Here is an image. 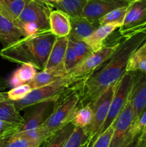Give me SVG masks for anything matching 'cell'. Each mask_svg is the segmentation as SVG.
I'll use <instances>...</instances> for the list:
<instances>
[{
    "mask_svg": "<svg viewBox=\"0 0 146 147\" xmlns=\"http://www.w3.org/2000/svg\"><path fill=\"white\" fill-rule=\"evenodd\" d=\"M146 40V28L134 33L119 43L113 55L82 81L74 84L80 96L78 107L94 101L109 86L117 83L126 73L131 55Z\"/></svg>",
    "mask_w": 146,
    "mask_h": 147,
    "instance_id": "1",
    "label": "cell"
},
{
    "mask_svg": "<svg viewBox=\"0 0 146 147\" xmlns=\"http://www.w3.org/2000/svg\"><path fill=\"white\" fill-rule=\"evenodd\" d=\"M56 37L50 30L23 37L0 51L4 60L17 64H31L37 70H44Z\"/></svg>",
    "mask_w": 146,
    "mask_h": 147,
    "instance_id": "2",
    "label": "cell"
},
{
    "mask_svg": "<svg viewBox=\"0 0 146 147\" xmlns=\"http://www.w3.org/2000/svg\"><path fill=\"white\" fill-rule=\"evenodd\" d=\"M78 82H80L78 80L67 75L63 78L48 86L34 89L25 98L17 101H12V103L20 111L26 108L34 106L43 102H56Z\"/></svg>",
    "mask_w": 146,
    "mask_h": 147,
    "instance_id": "3",
    "label": "cell"
},
{
    "mask_svg": "<svg viewBox=\"0 0 146 147\" xmlns=\"http://www.w3.org/2000/svg\"><path fill=\"white\" fill-rule=\"evenodd\" d=\"M80 100V96L74 85L55 102L52 112L42 126L55 133L59 129L72 122L74 112L79 106Z\"/></svg>",
    "mask_w": 146,
    "mask_h": 147,
    "instance_id": "4",
    "label": "cell"
},
{
    "mask_svg": "<svg viewBox=\"0 0 146 147\" xmlns=\"http://www.w3.org/2000/svg\"><path fill=\"white\" fill-rule=\"evenodd\" d=\"M135 76L136 73L126 72L124 76L117 82L115 91L114 96H113V100L110 104L108 114L106 118L105 121L100 128V130L96 139L113 125L115 119H117V116L121 113L127 102L129 101L130 94H131L132 90L134 86L135 80Z\"/></svg>",
    "mask_w": 146,
    "mask_h": 147,
    "instance_id": "5",
    "label": "cell"
},
{
    "mask_svg": "<svg viewBox=\"0 0 146 147\" xmlns=\"http://www.w3.org/2000/svg\"><path fill=\"white\" fill-rule=\"evenodd\" d=\"M53 8L52 4L43 0H29L17 20L14 22V24L18 27L21 24H34L40 31L49 30V17Z\"/></svg>",
    "mask_w": 146,
    "mask_h": 147,
    "instance_id": "6",
    "label": "cell"
},
{
    "mask_svg": "<svg viewBox=\"0 0 146 147\" xmlns=\"http://www.w3.org/2000/svg\"><path fill=\"white\" fill-rule=\"evenodd\" d=\"M117 83L109 86L94 101L89 104L91 106L93 113L92 121L87 128L90 136V146H91L94 142L100 128L105 121L115 91Z\"/></svg>",
    "mask_w": 146,
    "mask_h": 147,
    "instance_id": "7",
    "label": "cell"
},
{
    "mask_svg": "<svg viewBox=\"0 0 146 147\" xmlns=\"http://www.w3.org/2000/svg\"><path fill=\"white\" fill-rule=\"evenodd\" d=\"M119 43L113 45H105L100 50L93 52L87 58L77 64L67 75L79 81H82L105 63L113 55Z\"/></svg>",
    "mask_w": 146,
    "mask_h": 147,
    "instance_id": "8",
    "label": "cell"
},
{
    "mask_svg": "<svg viewBox=\"0 0 146 147\" xmlns=\"http://www.w3.org/2000/svg\"><path fill=\"white\" fill-rule=\"evenodd\" d=\"M133 109L130 100L113 123V132L109 147H126L135 137L130 134Z\"/></svg>",
    "mask_w": 146,
    "mask_h": 147,
    "instance_id": "9",
    "label": "cell"
},
{
    "mask_svg": "<svg viewBox=\"0 0 146 147\" xmlns=\"http://www.w3.org/2000/svg\"><path fill=\"white\" fill-rule=\"evenodd\" d=\"M145 28L146 0H133L127 7L119 33L124 38Z\"/></svg>",
    "mask_w": 146,
    "mask_h": 147,
    "instance_id": "10",
    "label": "cell"
},
{
    "mask_svg": "<svg viewBox=\"0 0 146 147\" xmlns=\"http://www.w3.org/2000/svg\"><path fill=\"white\" fill-rule=\"evenodd\" d=\"M132 1L133 0H87L83 10V17L98 24L97 22L103 16L116 9L127 7Z\"/></svg>",
    "mask_w": 146,
    "mask_h": 147,
    "instance_id": "11",
    "label": "cell"
},
{
    "mask_svg": "<svg viewBox=\"0 0 146 147\" xmlns=\"http://www.w3.org/2000/svg\"><path fill=\"white\" fill-rule=\"evenodd\" d=\"M133 109V122L146 109V74L136 73L135 80L130 96Z\"/></svg>",
    "mask_w": 146,
    "mask_h": 147,
    "instance_id": "12",
    "label": "cell"
},
{
    "mask_svg": "<svg viewBox=\"0 0 146 147\" xmlns=\"http://www.w3.org/2000/svg\"><path fill=\"white\" fill-rule=\"evenodd\" d=\"M54 104L55 102L45 101L35 105L36 107L27 119H24V123L20 131L31 130L42 126L52 113L50 108L54 107Z\"/></svg>",
    "mask_w": 146,
    "mask_h": 147,
    "instance_id": "13",
    "label": "cell"
},
{
    "mask_svg": "<svg viewBox=\"0 0 146 147\" xmlns=\"http://www.w3.org/2000/svg\"><path fill=\"white\" fill-rule=\"evenodd\" d=\"M67 73L66 72L64 64L62 63L53 68L44 69L41 70L37 73L34 78L27 84L32 90H34L54 83L67 76Z\"/></svg>",
    "mask_w": 146,
    "mask_h": 147,
    "instance_id": "14",
    "label": "cell"
},
{
    "mask_svg": "<svg viewBox=\"0 0 146 147\" xmlns=\"http://www.w3.org/2000/svg\"><path fill=\"white\" fill-rule=\"evenodd\" d=\"M50 30L56 37H67L71 32L70 16L66 13L56 9L52 10L49 17Z\"/></svg>",
    "mask_w": 146,
    "mask_h": 147,
    "instance_id": "15",
    "label": "cell"
},
{
    "mask_svg": "<svg viewBox=\"0 0 146 147\" xmlns=\"http://www.w3.org/2000/svg\"><path fill=\"white\" fill-rule=\"evenodd\" d=\"M122 26L120 23H110L104 24L97 27L92 34L86 39L84 41L91 47L93 52L100 50L104 45V41L106 39L117 29H120Z\"/></svg>",
    "mask_w": 146,
    "mask_h": 147,
    "instance_id": "16",
    "label": "cell"
},
{
    "mask_svg": "<svg viewBox=\"0 0 146 147\" xmlns=\"http://www.w3.org/2000/svg\"><path fill=\"white\" fill-rule=\"evenodd\" d=\"M22 37V33L14 22L0 15V42L4 47L16 42Z\"/></svg>",
    "mask_w": 146,
    "mask_h": 147,
    "instance_id": "17",
    "label": "cell"
},
{
    "mask_svg": "<svg viewBox=\"0 0 146 147\" xmlns=\"http://www.w3.org/2000/svg\"><path fill=\"white\" fill-rule=\"evenodd\" d=\"M71 32L70 34L79 40H84L91 35L98 27V24L92 22L84 17L70 18Z\"/></svg>",
    "mask_w": 146,
    "mask_h": 147,
    "instance_id": "18",
    "label": "cell"
},
{
    "mask_svg": "<svg viewBox=\"0 0 146 147\" xmlns=\"http://www.w3.org/2000/svg\"><path fill=\"white\" fill-rule=\"evenodd\" d=\"M0 120L23 126L24 118L20 115L12 101L6 98L4 93H0Z\"/></svg>",
    "mask_w": 146,
    "mask_h": 147,
    "instance_id": "19",
    "label": "cell"
},
{
    "mask_svg": "<svg viewBox=\"0 0 146 147\" xmlns=\"http://www.w3.org/2000/svg\"><path fill=\"white\" fill-rule=\"evenodd\" d=\"M68 45V37H60L54 41L52 50L49 55L44 69H51L61 65L64 61L66 50Z\"/></svg>",
    "mask_w": 146,
    "mask_h": 147,
    "instance_id": "20",
    "label": "cell"
},
{
    "mask_svg": "<svg viewBox=\"0 0 146 147\" xmlns=\"http://www.w3.org/2000/svg\"><path fill=\"white\" fill-rule=\"evenodd\" d=\"M29 0H0V15L14 22Z\"/></svg>",
    "mask_w": 146,
    "mask_h": 147,
    "instance_id": "21",
    "label": "cell"
},
{
    "mask_svg": "<svg viewBox=\"0 0 146 147\" xmlns=\"http://www.w3.org/2000/svg\"><path fill=\"white\" fill-rule=\"evenodd\" d=\"M126 72L146 74V40L131 55L127 62Z\"/></svg>",
    "mask_w": 146,
    "mask_h": 147,
    "instance_id": "22",
    "label": "cell"
},
{
    "mask_svg": "<svg viewBox=\"0 0 146 147\" xmlns=\"http://www.w3.org/2000/svg\"><path fill=\"white\" fill-rule=\"evenodd\" d=\"M37 69L31 64H23L16 70L9 79L10 86L13 88L27 84L34 78Z\"/></svg>",
    "mask_w": 146,
    "mask_h": 147,
    "instance_id": "23",
    "label": "cell"
},
{
    "mask_svg": "<svg viewBox=\"0 0 146 147\" xmlns=\"http://www.w3.org/2000/svg\"><path fill=\"white\" fill-rule=\"evenodd\" d=\"M87 0H60L53 7L70 16V18L83 17V10Z\"/></svg>",
    "mask_w": 146,
    "mask_h": 147,
    "instance_id": "24",
    "label": "cell"
},
{
    "mask_svg": "<svg viewBox=\"0 0 146 147\" xmlns=\"http://www.w3.org/2000/svg\"><path fill=\"white\" fill-rule=\"evenodd\" d=\"M74 129L75 126L72 122L67 123L46 140L42 147H64Z\"/></svg>",
    "mask_w": 146,
    "mask_h": 147,
    "instance_id": "25",
    "label": "cell"
},
{
    "mask_svg": "<svg viewBox=\"0 0 146 147\" xmlns=\"http://www.w3.org/2000/svg\"><path fill=\"white\" fill-rule=\"evenodd\" d=\"M15 134L20 137L32 141L42 145L54 133L47 130L42 126H40L36 129L27 131H19Z\"/></svg>",
    "mask_w": 146,
    "mask_h": 147,
    "instance_id": "26",
    "label": "cell"
},
{
    "mask_svg": "<svg viewBox=\"0 0 146 147\" xmlns=\"http://www.w3.org/2000/svg\"><path fill=\"white\" fill-rule=\"evenodd\" d=\"M93 118V113L90 105L77 108L74 112L72 123L75 127L87 128L91 123Z\"/></svg>",
    "mask_w": 146,
    "mask_h": 147,
    "instance_id": "27",
    "label": "cell"
},
{
    "mask_svg": "<svg viewBox=\"0 0 146 147\" xmlns=\"http://www.w3.org/2000/svg\"><path fill=\"white\" fill-rule=\"evenodd\" d=\"M67 37H68L69 44L72 47L75 52L78 64L93 53V50H92L91 47L84 40L75 38L71 34H70Z\"/></svg>",
    "mask_w": 146,
    "mask_h": 147,
    "instance_id": "28",
    "label": "cell"
},
{
    "mask_svg": "<svg viewBox=\"0 0 146 147\" xmlns=\"http://www.w3.org/2000/svg\"><path fill=\"white\" fill-rule=\"evenodd\" d=\"M38 143L28 140L14 134L10 136L0 138V147H39Z\"/></svg>",
    "mask_w": 146,
    "mask_h": 147,
    "instance_id": "29",
    "label": "cell"
},
{
    "mask_svg": "<svg viewBox=\"0 0 146 147\" xmlns=\"http://www.w3.org/2000/svg\"><path fill=\"white\" fill-rule=\"evenodd\" d=\"M88 142H90V136L87 128L75 127L64 147H81Z\"/></svg>",
    "mask_w": 146,
    "mask_h": 147,
    "instance_id": "30",
    "label": "cell"
},
{
    "mask_svg": "<svg viewBox=\"0 0 146 147\" xmlns=\"http://www.w3.org/2000/svg\"><path fill=\"white\" fill-rule=\"evenodd\" d=\"M127 7L128 6L120 7V8L116 9L107 13V14L103 16L102 18L98 20L97 22L98 25L101 26L110 24V23H120V24H123L126 12H127Z\"/></svg>",
    "mask_w": 146,
    "mask_h": 147,
    "instance_id": "31",
    "label": "cell"
},
{
    "mask_svg": "<svg viewBox=\"0 0 146 147\" xmlns=\"http://www.w3.org/2000/svg\"><path fill=\"white\" fill-rule=\"evenodd\" d=\"M32 90L28 84H24L13 88L5 94L6 98L11 101H17L25 98Z\"/></svg>",
    "mask_w": 146,
    "mask_h": 147,
    "instance_id": "32",
    "label": "cell"
},
{
    "mask_svg": "<svg viewBox=\"0 0 146 147\" xmlns=\"http://www.w3.org/2000/svg\"><path fill=\"white\" fill-rule=\"evenodd\" d=\"M63 64H64V69H65L66 72H67V73H70V72L71 71L77 64H78L75 52H74L72 47L69 44V42L68 45H67V50H66Z\"/></svg>",
    "mask_w": 146,
    "mask_h": 147,
    "instance_id": "33",
    "label": "cell"
},
{
    "mask_svg": "<svg viewBox=\"0 0 146 147\" xmlns=\"http://www.w3.org/2000/svg\"><path fill=\"white\" fill-rule=\"evenodd\" d=\"M22 126L0 120V138L10 136L19 131Z\"/></svg>",
    "mask_w": 146,
    "mask_h": 147,
    "instance_id": "34",
    "label": "cell"
},
{
    "mask_svg": "<svg viewBox=\"0 0 146 147\" xmlns=\"http://www.w3.org/2000/svg\"><path fill=\"white\" fill-rule=\"evenodd\" d=\"M146 128V109L142 113L140 117L133 123L130 128V134L135 137L141 134Z\"/></svg>",
    "mask_w": 146,
    "mask_h": 147,
    "instance_id": "35",
    "label": "cell"
},
{
    "mask_svg": "<svg viewBox=\"0 0 146 147\" xmlns=\"http://www.w3.org/2000/svg\"><path fill=\"white\" fill-rule=\"evenodd\" d=\"M113 132V126L112 125L104 133L100 135L90 147H109Z\"/></svg>",
    "mask_w": 146,
    "mask_h": 147,
    "instance_id": "36",
    "label": "cell"
},
{
    "mask_svg": "<svg viewBox=\"0 0 146 147\" xmlns=\"http://www.w3.org/2000/svg\"><path fill=\"white\" fill-rule=\"evenodd\" d=\"M137 147H146V141L145 139L143 134L142 132L139 136V141H138V145Z\"/></svg>",
    "mask_w": 146,
    "mask_h": 147,
    "instance_id": "37",
    "label": "cell"
},
{
    "mask_svg": "<svg viewBox=\"0 0 146 147\" xmlns=\"http://www.w3.org/2000/svg\"><path fill=\"white\" fill-rule=\"evenodd\" d=\"M140 134L137 135L131 142H130L128 145H127L126 147H137V145H138V141H139V136H140Z\"/></svg>",
    "mask_w": 146,
    "mask_h": 147,
    "instance_id": "38",
    "label": "cell"
},
{
    "mask_svg": "<svg viewBox=\"0 0 146 147\" xmlns=\"http://www.w3.org/2000/svg\"><path fill=\"white\" fill-rule=\"evenodd\" d=\"M43 1H44L45 2H47V3H49V4H52V5L53 6L54 4L58 3L60 0H43Z\"/></svg>",
    "mask_w": 146,
    "mask_h": 147,
    "instance_id": "39",
    "label": "cell"
},
{
    "mask_svg": "<svg viewBox=\"0 0 146 147\" xmlns=\"http://www.w3.org/2000/svg\"><path fill=\"white\" fill-rule=\"evenodd\" d=\"M89 146H90V142H87V143H85L84 144H83L81 147H89Z\"/></svg>",
    "mask_w": 146,
    "mask_h": 147,
    "instance_id": "40",
    "label": "cell"
},
{
    "mask_svg": "<svg viewBox=\"0 0 146 147\" xmlns=\"http://www.w3.org/2000/svg\"><path fill=\"white\" fill-rule=\"evenodd\" d=\"M143 136H144L145 139V141H146V128L145 129V130L143 131Z\"/></svg>",
    "mask_w": 146,
    "mask_h": 147,
    "instance_id": "41",
    "label": "cell"
}]
</instances>
